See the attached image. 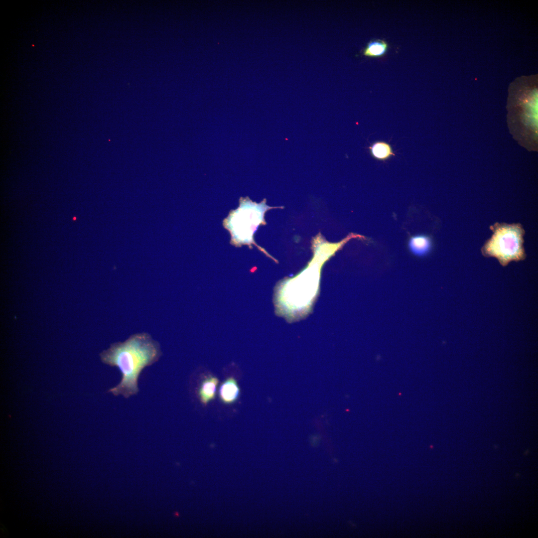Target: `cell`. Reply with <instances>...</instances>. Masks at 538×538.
Masks as SVG:
<instances>
[{
    "mask_svg": "<svg viewBox=\"0 0 538 538\" xmlns=\"http://www.w3.org/2000/svg\"><path fill=\"white\" fill-rule=\"evenodd\" d=\"M161 355L159 343L146 332L135 333L124 342L112 344L100 353V358L103 363L119 368L122 379L108 392L125 398L136 395L140 373L145 367L157 362Z\"/></svg>",
    "mask_w": 538,
    "mask_h": 538,
    "instance_id": "cell-1",
    "label": "cell"
},
{
    "mask_svg": "<svg viewBox=\"0 0 538 538\" xmlns=\"http://www.w3.org/2000/svg\"><path fill=\"white\" fill-rule=\"evenodd\" d=\"M536 77L516 80L510 85L507 123L513 138L530 151L538 146V82Z\"/></svg>",
    "mask_w": 538,
    "mask_h": 538,
    "instance_id": "cell-2",
    "label": "cell"
},
{
    "mask_svg": "<svg viewBox=\"0 0 538 538\" xmlns=\"http://www.w3.org/2000/svg\"><path fill=\"white\" fill-rule=\"evenodd\" d=\"M490 229L493 234L481 248L484 256L496 258L503 267L525 259V230L521 224L496 223Z\"/></svg>",
    "mask_w": 538,
    "mask_h": 538,
    "instance_id": "cell-3",
    "label": "cell"
},
{
    "mask_svg": "<svg viewBox=\"0 0 538 538\" xmlns=\"http://www.w3.org/2000/svg\"><path fill=\"white\" fill-rule=\"evenodd\" d=\"M239 207L231 210L223 221L224 227L231 234L230 243L235 247L255 244L253 235L261 224L265 223V211L270 208L265 202H253L248 197H241Z\"/></svg>",
    "mask_w": 538,
    "mask_h": 538,
    "instance_id": "cell-4",
    "label": "cell"
},
{
    "mask_svg": "<svg viewBox=\"0 0 538 538\" xmlns=\"http://www.w3.org/2000/svg\"><path fill=\"white\" fill-rule=\"evenodd\" d=\"M219 379L215 376L209 375L203 377L197 390V395L201 403L206 405L215 398L216 388Z\"/></svg>",
    "mask_w": 538,
    "mask_h": 538,
    "instance_id": "cell-5",
    "label": "cell"
},
{
    "mask_svg": "<svg viewBox=\"0 0 538 538\" xmlns=\"http://www.w3.org/2000/svg\"><path fill=\"white\" fill-rule=\"evenodd\" d=\"M240 393L237 381L232 377L227 378L222 383L219 390L220 399L225 404L234 403L238 400Z\"/></svg>",
    "mask_w": 538,
    "mask_h": 538,
    "instance_id": "cell-6",
    "label": "cell"
},
{
    "mask_svg": "<svg viewBox=\"0 0 538 538\" xmlns=\"http://www.w3.org/2000/svg\"><path fill=\"white\" fill-rule=\"evenodd\" d=\"M408 246L410 251L417 256L427 255L432 247L431 240L425 235H417L410 237Z\"/></svg>",
    "mask_w": 538,
    "mask_h": 538,
    "instance_id": "cell-7",
    "label": "cell"
},
{
    "mask_svg": "<svg viewBox=\"0 0 538 538\" xmlns=\"http://www.w3.org/2000/svg\"><path fill=\"white\" fill-rule=\"evenodd\" d=\"M368 149L372 157L378 161L385 162L396 156L392 145L385 141H376L368 147Z\"/></svg>",
    "mask_w": 538,
    "mask_h": 538,
    "instance_id": "cell-8",
    "label": "cell"
},
{
    "mask_svg": "<svg viewBox=\"0 0 538 538\" xmlns=\"http://www.w3.org/2000/svg\"><path fill=\"white\" fill-rule=\"evenodd\" d=\"M389 43L384 39H376L370 40L364 47L360 53L368 57L382 58L388 52Z\"/></svg>",
    "mask_w": 538,
    "mask_h": 538,
    "instance_id": "cell-9",
    "label": "cell"
}]
</instances>
